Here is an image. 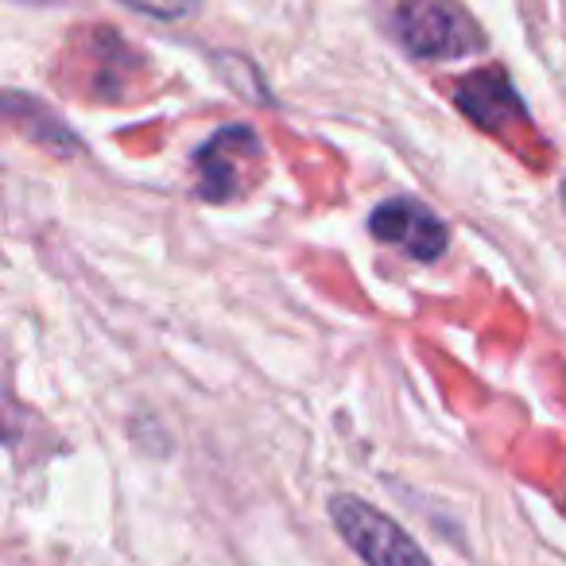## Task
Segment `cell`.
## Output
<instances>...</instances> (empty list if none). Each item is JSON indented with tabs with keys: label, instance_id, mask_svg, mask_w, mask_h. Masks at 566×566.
Here are the masks:
<instances>
[{
	"label": "cell",
	"instance_id": "6da1fadb",
	"mask_svg": "<svg viewBox=\"0 0 566 566\" xmlns=\"http://www.w3.org/2000/svg\"><path fill=\"white\" fill-rule=\"evenodd\" d=\"M392 28L403 51L427 63H462L485 51V32L458 0H403Z\"/></svg>",
	"mask_w": 566,
	"mask_h": 566
},
{
	"label": "cell",
	"instance_id": "7a4b0ae2",
	"mask_svg": "<svg viewBox=\"0 0 566 566\" xmlns=\"http://www.w3.org/2000/svg\"><path fill=\"white\" fill-rule=\"evenodd\" d=\"M331 524L365 566H434L416 535L403 532L388 512L373 509L361 496L338 493L331 501Z\"/></svg>",
	"mask_w": 566,
	"mask_h": 566
},
{
	"label": "cell",
	"instance_id": "3957f363",
	"mask_svg": "<svg viewBox=\"0 0 566 566\" xmlns=\"http://www.w3.org/2000/svg\"><path fill=\"white\" fill-rule=\"evenodd\" d=\"M369 233L380 244H392L403 249L411 260L419 264H434V260L447 252L450 244V229L431 206H423L419 198H385L377 210L369 213Z\"/></svg>",
	"mask_w": 566,
	"mask_h": 566
},
{
	"label": "cell",
	"instance_id": "277c9868",
	"mask_svg": "<svg viewBox=\"0 0 566 566\" xmlns=\"http://www.w3.org/2000/svg\"><path fill=\"white\" fill-rule=\"evenodd\" d=\"M260 159V140L249 125H226L195 151V187L202 202H229L241 190V171Z\"/></svg>",
	"mask_w": 566,
	"mask_h": 566
},
{
	"label": "cell",
	"instance_id": "5b68a950",
	"mask_svg": "<svg viewBox=\"0 0 566 566\" xmlns=\"http://www.w3.org/2000/svg\"><path fill=\"white\" fill-rule=\"evenodd\" d=\"M454 105L485 133H504L509 125H532L527 105L520 102V90L512 86V78L501 66L465 74L454 90Z\"/></svg>",
	"mask_w": 566,
	"mask_h": 566
},
{
	"label": "cell",
	"instance_id": "8992f818",
	"mask_svg": "<svg viewBox=\"0 0 566 566\" xmlns=\"http://www.w3.org/2000/svg\"><path fill=\"white\" fill-rule=\"evenodd\" d=\"M4 113H9V120H17V125H28L24 133L32 136L35 144L59 151V156L78 148V140H74V133L66 128V120L55 117V113H51L43 102H35V97L9 94V97H4Z\"/></svg>",
	"mask_w": 566,
	"mask_h": 566
},
{
	"label": "cell",
	"instance_id": "52a82bcc",
	"mask_svg": "<svg viewBox=\"0 0 566 566\" xmlns=\"http://www.w3.org/2000/svg\"><path fill=\"white\" fill-rule=\"evenodd\" d=\"M125 9L140 12V17H151V20H167V24H175V20H187L198 12V0H120Z\"/></svg>",
	"mask_w": 566,
	"mask_h": 566
},
{
	"label": "cell",
	"instance_id": "ba28073f",
	"mask_svg": "<svg viewBox=\"0 0 566 566\" xmlns=\"http://www.w3.org/2000/svg\"><path fill=\"white\" fill-rule=\"evenodd\" d=\"M229 59H233V55H229ZM233 66H237V74L229 71V66H221V74L229 78V86H233L244 102H249V97H252V102H268V90H264V82H260L256 66L244 63V59H233Z\"/></svg>",
	"mask_w": 566,
	"mask_h": 566
},
{
	"label": "cell",
	"instance_id": "9c48e42d",
	"mask_svg": "<svg viewBox=\"0 0 566 566\" xmlns=\"http://www.w3.org/2000/svg\"><path fill=\"white\" fill-rule=\"evenodd\" d=\"M563 206H566V179H563Z\"/></svg>",
	"mask_w": 566,
	"mask_h": 566
}]
</instances>
